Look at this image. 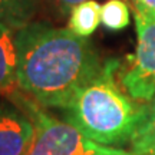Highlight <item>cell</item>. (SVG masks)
Instances as JSON below:
<instances>
[{
    "label": "cell",
    "mask_w": 155,
    "mask_h": 155,
    "mask_svg": "<svg viewBox=\"0 0 155 155\" xmlns=\"http://www.w3.org/2000/svg\"><path fill=\"white\" fill-rule=\"evenodd\" d=\"M118 59H108L78 89L63 111L66 121L95 142L119 148L131 144L147 111L116 82Z\"/></svg>",
    "instance_id": "cell-2"
},
{
    "label": "cell",
    "mask_w": 155,
    "mask_h": 155,
    "mask_svg": "<svg viewBox=\"0 0 155 155\" xmlns=\"http://www.w3.org/2000/svg\"><path fill=\"white\" fill-rule=\"evenodd\" d=\"M16 32L17 30L0 23V98H7L17 89Z\"/></svg>",
    "instance_id": "cell-6"
},
{
    "label": "cell",
    "mask_w": 155,
    "mask_h": 155,
    "mask_svg": "<svg viewBox=\"0 0 155 155\" xmlns=\"http://www.w3.org/2000/svg\"><path fill=\"white\" fill-rule=\"evenodd\" d=\"M38 0H0V23L19 30L32 23Z\"/></svg>",
    "instance_id": "cell-8"
},
{
    "label": "cell",
    "mask_w": 155,
    "mask_h": 155,
    "mask_svg": "<svg viewBox=\"0 0 155 155\" xmlns=\"http://www.w3.org/2000/svg\"><path fill=\"white\" fill-rule=\"evenodd\" d=\"M7 98L35 125V138L28 155H132L131 151L105 147L89 139L72 124L49 115L43 106L19 89L13 91Z\"/></svg>",
    "instance_id": "cell-3"
},
{
    "label": "cell",
    "mask_w": 155,
    "mask_h": 155,
    "mask_svg": "<svg viewBox=\"0 0 155 155\" xmlns=\"http://www.w3.org/2000/svg\"><path fill=\"white\" fill-rule=\"evenodd\" d=\"M131 22L129 6L125 0H108L102 5L101 10V23L108 30L118 32L125 29Z\"/></svg>",
    "instance_id": "cell-10"
},
{
    "label": "cell",
    "mask_w": 155,
    "mask_h": 155,
    "mask_svg": "<svg viewBox=\"0 0 155 155\" xmlns=\"http://www.w3.org/2000/svg\"><path fill=\"white\" fill-rule=\"evenodd\" d=\"M150 104H151L152 106H155V98H154V101H152V102H150Z\"/></svg>",
    "instance_id": "cell-14"
},
{
    "label": "cell",
    "mask_w": 155,
    "mask_h": 155,
    "mask_svg": "<svg viewBox=\"0 0 155 155\" xmlns=\"http://www.w3.org/2000/svg\"><path fill=\"white\" fill-rule=\"evenodd\" d=\"M134 9L147 12H155V0H132Z\"/></svg>",
    "instance_id": "cell-12"
},
{
    "label": "cell",
    "mask_w": 155,
    "mask_h": 155,
    "mask_svg": "<svg viewBox=\"0 0 155 155\" xmlns=\"http://www.w3.org/2000/svg\"><path fill=\"white\" fill-rule=\"evenodd\" d=\"M134 10L138 42L132 65L121 82L134 101L150 104L155 98V12Z\"/></svg>",
    "instance_id": "cell-4"
},
{
    "label": "cell",
    "mask_w": 155,
    "mask_h": 155,
    "mask_svg": "<svg viewBox=\"0 0 155 155\" xmlns=\"http://www.w3.org/2000/svg\"><path fill=\"white\" fill-rule=\"evenodd\" d=\"M102 6L96 0H86L73 6L69 12L68 29L79 38L88 39L101 25Z\"/></svg>",
    "instance_id": "cell-7"
},
{
    "label": "cell",
    "mask_w": 155,
    "mask_h": 155,
    "mask_svg": "<svg viewBox=\"0 0 155 155\" xmlns=\"http://www.w3.org/2000/svg\"><path fill=\"white\" fill-rule=\"evenodd\" d=\"M35 125L13 102H0V155H28Z\"/></svg>",
    "instance_id": "cell-5"
},
{
    "label": "cell",
    "mask_w": 155,
    "mask_h": 155,
    "mask_svg": "<svg viewBox=\"0 0 155 155\" xmlns=\"http://www.w3.org/2000/svg\"><path fill=\"white\" fill-rule=\"evenodd\" d=\"M82 2H86V0H53L55 6L62 13H69L73 6L79 5V3H82Z\"/></svg>",
    "instance_id": "cell-11"
},
{
    "label": "cell",
    "mask_w": 155,
    "mask_h": 155,
    "mask_svg": "<svg viewBox=\"0 0 155 155\" xmlns=\"http://www.w3.org/2000/svg\"><path fill=\"white\" fill-rule=\"evenodd\" d=\"M16 50L17 89L43 108L63 109L104 63L86 39L46 23L19 29Z\"/></svg>",
    "instance_id": "cell-1"
},
{
    "label": "cell",
    "mask_w": 155,
    "mask_h": 155,
    "mask_svg": "<svg viewBox=\"0 0 155 155\" xmlns=\"http://www.w3.org/2000/svg\"><path fill=\"white\" fill-rule=\"evenodd\" d=\"M132 155H155V152H132Z\"/></svg>",
    "instance_id": "cell-13"
},
{
    "label": "cell",
    "mask_w": 155,
    "mask_h": 155,
    "mask_svg": "<svg viewBox=\"0 0 155 155\" xmlns=\"http://www.w3.org/2000/svg\"><path fill=\"white\" fill-rule=\"evenodd\" d=\"M131 152H155V106L147 104V111L131 141Z\"/></svg>",
    "instance_id": "cell-9"
}]
</instances>
